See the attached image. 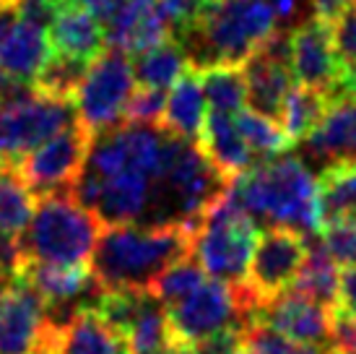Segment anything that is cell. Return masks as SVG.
Here are the masks:
<instances>
[{"label": "cell", "instance_id": "obj_1", "mask_svg": "<svg viewBox=\"0 0 356 354\" xmlns=\"http://www.w3.org/2000/svg\"><path fill=\"white\" fill-rule=\"evenodd\" d=\"M195 235L185 224L102 226L89 271L107 292H149L169 266L193 256Z\"/></svg>", "mask_w": 356, "mask_h": 354}, {"label": "cell", "instance_id": "obj_2", "mask_svg": "<svg viewBox=\"0 0 356 354\" xmlns=\"http://www.w3.org/2000/svg\"><path fill=\"white\" fill-rule=\"evenodd\" d=\"M232 198L252 222L291 229L302 237L320 232L317 214V177L297 157L255 162L232 180Z\"/></svg>", "mask_w": 356, "mask_h": 354}, {"label": "cell", "instance_id": "obj_3", "mask_svg": "<svg viewBox=\"0 0 356 354\" xmlns=\"http://www.w3.org/2000/svg\"><path fill=\"white\" fill-rule=\"evenodd\" d=\"M276 31L268 0H208L198 24L175 37L193 70L242 66Z\"/></svg>", "mask_w": 356, "mask_h": 354}, {"label": "cell", "instance_id": "obj_4", "mask_svg": "<svg viewBox=\"0 0 356 354\" xmlns=\"http://www.w3.org/2000/svg\"><path fill=\"white\" fill-rule=\"evenodd\" d=\"M102 222L70 193H52L37 201L29 224L21 235L26 263L89 268Z\"/></svg>", "mask_w": 356, "mask_h": 354}, {"label": "cell", "instance_id": "obj_5", "mask_svg": "<svg viewBox=\"0 0 356 354\" xmlns=\"http://www.w3.org/2000/svg\"><path fill=\"white\" fill-rule=\"evenodd\" d=\"M229 187L224 196H218L206 208L200 219L193 256L208 279L229 286H242L248 282V268L260 232L255 222L237 206Z\"/></svg>", "mask_w": 356, "mask_h": 354}, {"label": "cell", "instance_id": "obj_6", "mask_svg": "<svg viewBox=\"0 0 356 354\" xmlns=\"http://www.w3.org/2000/svg\"><path fill=\"white\" fill-rule=\"evenodd\" d=\"M260 305L263 302L250 292L248 284L229 286L206 279L193 295L167 307L169 334L175 344L190 346L224 331H242L245 325L255 323Z\"/></svg>", "mask_w": 356, "mask_h": 354}, {"label": "cell", "instance_id": "obj_7", "mask_svg": "<svg viewBox=\"0 0 356 354\" xmlns=\"http://www.w3.org/2000/svg\"><path fill=\"white\" fill-rule=\"evenodd\" d=\"M136 91L133 63L118 49H104L99 58L89 63V70L81 81L76 97L70 99L76 123L91 138L122 125L125 105Z\"/></svg>", "mask_w": 356, "mask_h": 354}, {"label": "cell", "instance_id": "obj_8", "mask_svg": "<svg viewBox=\"0 0 356 354\" xmlns=\"http://www.w3.org/2000/svg\"><path fill=\"white\" fill-rule=\"evenodd\" d=\"M89 144L91 136L76 123L29 151L26 157H21L16 167L34 196L44 198L52 193H70V187L83 172Z\"/></svg>", "mask_w": 356, "mask_h": 354}, {"label": "cell", "instance_id": "obj_9", "mask_svg": "<svg viewBox=\"0 0 356 354\" xmlns=\"http://www.w3.org/2000/svg\"><path fill=\"white\" fill-rule=\"evenodd\" d=\"M289 70L302 88H312L327 102L343 91V66L338 60L333 26L309 19L291 31L289 47Z\"/></svg>", "mask_w": 356, "mask_h": 354}, {"label": "cell", "instance_id": "obj_10", "mask_svg": "<svg viewBox=\"0 0 356 354\" xmlns=\"http://www.w3.org/2000/svg\"><path fill=\"white\" fill-rule=\"evenodd\" d=\"M305 258L307 237L281 226H266V232L257 235L245 284L260 302H268L294 286Z\"/></svg>", "mask_w": 356, "mask_h": 354}, {"label": "cell", "instance_id": "obj_11", "mask_svg": "<svg viewBox=\"0 0 356 354\" xmlns=\"http://www.w3.org/2000/svg\"><path fill=\"white\" fill-rule=\"evenodd\" d=\"M50 323L44 315V302L24 282H16L0 302V354H40L47 349Z\"/></svg>", "mask_w": 356, "mask_h": 354}, {"label": "cell", "instance_id": "obj_12", "mask_svg": "<svg viewBox=\"0 0 356 354\" xmlns=\"http://www.w3.org/2000/svg\"><path fill=\"white\" fill-rule=\"evenodd\" d=\"M255 323H266L289 341L302 346H330L333 310L286 289L257 307Z\"/></svg>", "mask_w": 356, "mask_h": 354}, {"label": "cell", "instance_id": "obj_13", "mask_svg": "<svg viewBox=\"0 0 356 354\" xmlns=\"http://www.w3.org/2000/svg\"><path fill=\"white\" fill-rule=\"evenodd\" d=\"M102 29L104 45L122 55H140L169 40V29L149 0H118V6L102 21Z\"/></svg>", "mask_w": 356, "mask_h": 354}, {"label": "cell", "instance_id": "obj_14", "mask_svg": "<svg viewBox=\"0 0 356 354\" xmlns=\"http://www.w3.org/2000/svg\"><path fill=\"white\" fill-rule=\"evenodd\" d=\"M50 354H130L125 336L102 318L94 307L73 313L47 339Z\"/></svg>", "mask_w": 356, "mask_h": 354}, {"label": "cell", "instance_id": "obj_15", "mask_svg": "<svg viewBox=\"0 0 356 354\" xmlns=\"http://www.w3.org/2000/svg\"><path fill=\"white\" fill-rule=\"evenodd\" d=\"M242 73H245L248 102L252 105V112L278 123L289 91L294 88V79H291L289 66L266 58L263 52H255L242 63Z\"/></svg>", "mask_w": 356, "mask_h": 354}, {"label": "cell", "instance_id": "obj_16", "mask_svg": "<svg viewBox=\"0 0 356 354\" xmlns=\"http://www.w3.org/2000/svg\"><path fill=\"white\" fill-rule=\"evenodd\" d=\"M198 141L206 159L213 164L218 175L227 177V180H237L239 175H245L255 164L248 144L239 136L237 120L232 115H218V112L206 115Z\"/></svg>", "mask_w": 356, "mask_h": 354}, {"label": "cell", "instance_id": "obj_17", "mask_svg": "<svg viewBox=\"0 0 356 354\" xmlns=\"http://www.w3.org/2000/svg\"><path fill=\"white\" fill-rule=\"evenodd\" d=\"M50 45L52 52L83 60V63H91L107 49L99 19L70 3L60 10V16L50 26Z\"/></svg>", "mask_w": 356, "mask_h": 354}, {"label": "cell", "instance_id": "obj_18", "mask_svg": "<svg viewBox=\"0 0 356 354\" xmlns=\"http://www.w3.org/2000/svg\"><path fill=\"white\" fill-rule=\"evenodd\" d=\"M320 229L338 222H356V159H338L317 175Z\"/></svg>", "mask_w": 356, "mask_h": 354}, {"label": "cell", "instance_id": "obj_19", "mask_svg": "<svg viewBox=\"0 0 356 354\" xmlns=\"http://www.w3.org/2000/svg\"><path fill=\"white\" fill-rule=\"evenodd\" d=\"M52 58V45L47 31H40L16 21V26L10 29L6 37L3 47H0V73L10 76L16 81H29L40 76V70L44 68V63Z\"/></svg>", "mask_w": 356, "mask_h": 354}, {"label": "cell", "instance_id": "obj_20", "mask_svg": "<svg viewBox=\"0 0 356 354\" xmlns=\"http://www.w3.org/2000/svg\"><path fill=\"white\" fill-rule=\"evenodd\" d=\"M203 123H206V97L200 88V76L198 70H188L169 91L161 130L182 141H198Z\"/></svg>", "mask_w": 356, "mask_h": 354}, {"label": "cell", "instance_id": "obj_21", "mask_svg": "<svg viewBox=\"0 0 356 354\" xmlns=\"http://www.w3.org/2000/svg\"><path fill=\"white\" fill-rule=\"evenodd\" d=\"M338 286H341V274L338 266L325 256V250L320 245V237H307V258L294 282V292L307 300H312L317 305L336 310L338 307Z\"/></svg>", "mask_w": 356, "mask_h": 354}, {"label": "cell", "instance_id": "obj_22", "mask_svg": "<svg viewBox=\"0 0 356 354\" xmlns=\"http://www.w3.org/2000/svg\"><path fill=\"white\" fill-rule=\"evenodd\" d=\"M188 70H193L188 63V55L172 37L156 45V47L136 55V60H133V76H136V84H140V88L167 91Z\"/></svg>", "mask_w": 356, "mask_h": 354}, {"label": "cell", "instance_id": "obj_23", "mask_svg": "<svg viewBox=\"0 0 356 354\" xmlns=\"http://www.w3.org/2000/svg\"><path fill=\"white\" fill-rule=\"evenodd\" d=\"M37 206V196L31 193L26 180L16 164H0V232L21 237Z\"/></svg>", "mask_w": 356, "mask_h": 354}, {"label": "cell", "instance_id": "obj_24", "mask_svg": "<svg viewBox=\"0 0 356 354\" xmlns=\"http://www.w3.org/2000/svg\"><path fill=\"white\" fill-rule=\"evenodd\" d=\"M200 88L211 112L218 115H239L248 102V84L242 66H213L198 70Z\"/></svg>", "mask_w": 356, "mask_h": 354}, {"label": "cell", "instance_id": "obj_25", "mask_svg": "<svg viewBox=\"0 0 356 354\" xmlns=\"http://www.w3.org/2000/svg\"><path fill=\"white\" fill-rule=\"evenodd\" d=\"M327 105L330 102L323 94H317L312 88L294 86L289 91L278 125L284 128V133H286V138L291 144H302L320 125L323 115L327 112Z\"/></svg>", "mask_w": 356, "mask_h": 354}, {"label": "cell", "instance_id": "obj_26", "mask_svg": "<svg viewBox=\"0 0 356 354\" xmlns=\"http://www.w3.org/2000/svg\"><path fill=\"white\" fill-rule=\"evenodd\" d=\"M237 128L242 141L248 144L250 154L257 162H270V159H278L281 154H286L291 148V141L286 138L284 128L273 123V120L263 118L257 112H239L237 118Z\"/></svg>", "mask_w": 356, "mask_h": 354}, {"label": "cell", "instance_id": "obj_27", "mask_svg": "<svg viewBox=\"0 0 356 354\" xmlns=\"http://www.w3.org/2000/svg\"><path fill=\"white\" fill-rule=\"evenodd\" d=\"M86 70H89V63L68 58V55H60V52H52V58L44 63L40 76L34 79V88L40 94H44V97L70 102V99L76 97V91H79Z\"/></svg>", "mask_w": 356, "mask_h": 354}, {"label": "cell", "instance_id": "obj_28", "mask_svg": "<svg viewBox=\"0 0 356 354\" xmlns=\"http://www.w3.org/2000/svg\"><path fill=\"white\" fill-rule=\"evenodd\" d=\"M203 282H206L203 268L198 266L195 256H190L169 266L167 271L154 282V286H151L149 292L156 297L164 307H172V305H177L179 300H185L188 295H193Z\"/></svg>", "mask_w": 356, "mask_h": 354}, {"label": "cell", "instance_id": "obj_29", "mask_svg": "<svg viewBox=\"0 0 356 354\" xmlns=\"http://www.w3.org/2000/svg\"><path fill=\"white\" fill-rule=\"evenodd\" d=\"M320 245L338 268H356V222H338L320 229Z\"/></svg>", "mask_w": 356, "mask_h": 354}, {"label": "cell", "instance_id": "obj_30", "mask_svg": "<svg viewBox=\"0 0 356 354\" xmlns=\"http://www.w3.org/2000/svg\"><path fill=\"white\" fill-rule=\"evenodd\" d=\"M164 105H167V94L164 91L136 88L133 97L128 99V105H125L122 123L125 125H154V128H161Z\"/></svg>", "mask_w": 356, "mask_h": 354}, {"label": "cell", "instance_id": "obj_31", "mask_svg": "<svg viewBox=\"0 0 356 354\" xmlns=\"http://www.w3.org/2000/svg\"><path fill=\"white\" fill-rule=\"evenodd\" d=\"M10 6L21 24H29L40 31H50L60 10L68 6V0H13Z\"/></svg>", "mask_w": 356, "mask_h": 354}, {"label": "cell", "instance_id": "obj_32", "mask_svg": "<svg viewBox=\"0 0 356 354\" xmlns=\"http://www.w3.org/2000/svg\"><path fill=\"white\" fill-rule=\"evenodd\" d=\"M333 42H336L338 60L346 70H356V8H351L333 24Z\"/></svg>", "mask_w": 356, "mask_h": 354}, {"label": "cell", "instance_id": "obj_33", "mask_svg": "<svg viewBox=\"0 0 356 354\" xmlns=\"http://www.w3.org/2000/svg\"><path fill=\"white\" fill-rule=\"evenodd\" d=\"M24 266H26V258L21 250V237H10L6 232H0V274L19 279Z\"/></svg>", "mask_w": 356, "mask_h": 354}, {"label": "cell", "instance_id": "obj_34", "mask_svg": "<svg viewBox=\"0 0 356 354\" xmlns=\"http://www.w3.org/2000/svg\"><path fill=\"white\" fill-rule=\"evenodd\" d=\"M351 6H354V0H309L312 19L323 21V24H330V26H333Z\"/></svg>", "mask_w": 356, "mask_h": 354}, {"label": "cell", "instance_id": "obj_35", "mask_svg": "<svg viewBox=\"0 0 356 354\" xmlns=\"http://www.w3.org/2000/svg\"><path fill=\"white\" fill-rule=\"evenodd\" d=\"M341 313L356 318V268H348L341 274V286H338V307Z\"/></svg>", "mask_w": 356, "mask_h": 354}, {"label": "cell", "instance_id": "obj_36", "mask_svg": "<svg viewBox=\"0 0 356 354\" xmlns=\"http://www.w3.org/2000/svg\"><path fill=\"white\" fill-rule=\"evenodd\" d=\"M70 6H79V8L89 10L91 16H97L99 24L109 16V10L118 6V0H68Z\"/></svg>", "mask_w": 356, "mask_h": 354}, {"label": "cell", "instance_id": "obj_37", "mask_svg": "<svg viewBox=\"0 0 356 354\" xmlns=\"http://www.w3.org/2000/svg\"><path fill=\"white\" fill-rule=\"evenodd\" d=\"M268 6L273 8V13H276V19L289 21L291 16H297L299 0H268Z\"/></svg>", "mask_w": 356, "mask_h": 354}, {"label": "cell", "instance_id": "obj_38", "mask_svg": "<svg viewBox=\"0 0 356 354\" xmlns=\"http://www.w3.org/2000/svg\"><path fill=\"white\" fill-rule=\"evenodd\" d=\"M16 10H13V6H8V8L0 10V47H3V42H6V37L10 34V29L16 26Z\"/></svg>", "mask_w": 356, "mask_h": 354}, {"label": "cell", "instance_id": "obj_39", "mask_svg": "<svg viewBox=\"0 0 356 354\" xmlns=\"http://www.w3.org/2000/svg\"><path fill=\"white\" fill-rule=\"evenodd\" d=\"M10 3H13V0H0V10H3V8H8Z\"/></svg>", "mask_w": 356, "mask_h": 354}, {"label": "cell", "instance_id": "obj_40", "mask_svg": "<svg viewBox=\"0 0 356 354\" xmlns=\"http://www.w3.org/2000/svg\"><path fill=\"white\" fill-rule=\"evenodd\" d=\"M234 354H255V352H250V349H245V346H239V349Z\"/></svg>", "mask_w": 356, "mask_h": 354}, {"label": "cell", "instance_id": "obj_41", "mask_svg": "<svg viewBox=\"0 0 356 354\" xmlns=\"http://www.w3.org/2000/svg\"><path fill=\"white\" fill-rule=\"evenodd\" d=\"M149 3H156V0H149Z\"/></svg>", "mask_w": 356, "mask_h": 354}, {"label": "cell", "instance_id": "obj_42", "mask_svg": "<svg viewBox=\"0 0 356 354\" xmlns=\"http://www.w3.org/2000/svg\"><path fill=\"white\" fill-rule=\"evenodd\" d=\"M354 8H356V0H354Z\"/></svg>", "mask_w": 356, "mask_h": 354}, {"label": "cell", "instance_id": "obj_43", "mask_svg": "<svg viewBox=\"0 0 356 354\" xmlns=\"http://www.w3.org/2000/svg\"><path fill=\"white\" fill-rule=\"evenodd\" d=\"M0 164H3V159H0Z\"/></svg>", "mask_w": 356, "mask_h": 354}, {"label": "cell", "instance_id": "obj_44", "mask_svg": "<svg viewBox=\"0 0 356 354\" xmlns=\"http://www.w3.org/2000/svg\"><path fill=\"white\" fill-rule=\"evenodd\" d=\"M351 354H356V352H351Z\"/></svg>", "mask_w": 356, "mask_h": 354}]
</instances>
